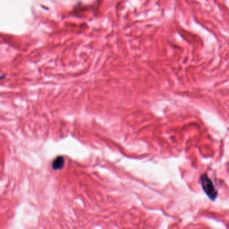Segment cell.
Segmentation results:
<instances>
[{
  "mask_svg": "<svg viewBox=\"0 0 229 229\" xmlns=\"http://www.w3.org/2000/svg\"><path fill=\"white\" fill-rule=\"evenodd\" d=\"M201 183H202L203 190L208 198L212 200H216L218 196V193L212 182L206 174H203L201 176Z\"/></svg>",
  "mask_w": 229,
  "mask_h": 229,
  "instance_id": "cell-1",
  "label": "cell"
},
{
  "mask_svg": "<svg viewBox=\"0 0 229 229\" xmlns=\"http://www.w3.org/2000/svg\"><path fill=\"white\" fill-rule=\"evenodd\" d=\"M65 163V160L63 157H58L53 163V168L55 170H60L63 168Z\"/></svg>",
  "mask_w": 229,
  "mask_h": 229,
  "instance_id": "cell-2",
  "label": "cell"
}]
</instances>
